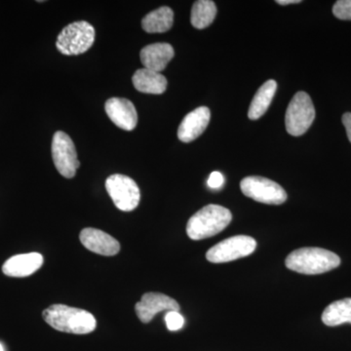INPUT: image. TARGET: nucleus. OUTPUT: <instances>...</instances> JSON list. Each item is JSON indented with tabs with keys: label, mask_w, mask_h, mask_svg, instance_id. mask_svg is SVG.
I'll return each mask as SVG.
<instances>
[{
	"label": "nucleus",
	"mask_w": 351,
	"mask_h": 351,
	"mask_svg": "<svg viewBox=\"0 0 351 351\" xmlns=\"http://www.w3.org/2000/svg\"><path fill=\"white\" fill-rule=\"evenodd\" d=\"M43 319L51 327L69 334L86 335L96 329L93 314L82 308L64 304H53L43 313Z\"/></svg>",
	"instance_id": "1"
},
{
	"label": "nucleus",
	"mask_w": 351,
	"mask_h": 351,
	"mask_svg": "<svg viewBox=\"0 0 351 351\" xmlns=\"http://www.w3.org/2000/svg\"><path fill=\"white\" fill-rule=\"evenodd\" d=\"M285 263L289 269L298 274L315 276L337 269L341 258L326 249L304 247L289 254Z\"/></svg>",
	"instance_id": "2"
},
{
	"label": "nucleus",
	"mask_w": 351,
	"mask_h": 351,
	"mask_svg": "<svg viewBox=\"0 0 351 351\" xmlns=\"http://www.w3.org/2000/svg\"><path fill=\"white\" fill-rule=\"evenodd\" d=\"M232 219V215L226 208L219 205H207L189 219L186 233L193 240L209 239L223 232Z\"/></svg>",
	"instance_id": "3"
},
{
	"label": "nucleus",
	"mask_w": 351,
	"mask_h": 351,
	"mask_svg": "<svg viewBox=\"0 0 351 351\" xmlns=\"http://www.w3.org/2000/svg\"><path fill=\"white\" fill-rule=\"evenodd\" d=\"M95 29L85 21L71 23L60 32L56 47L66 56H76L87 52L93 46Z\"/></svg>",
	"instance_id": "4"
},
{
	"label": "nucleus",
	"mask_w": 351,
	"mask_h": 351,
	"mask_svg": "<svg viewBox=\"0 0 351 351\" xmlns=\"http://www.w3.org/2000/svg\"><path fill=\"white\" fill-rule=\"evenodd\" d=\"M315 119V108L309 95L298 92L289 104L285 115L286 130L290 135H304Z\"/></svg>",
	"instance_id": "5"
},
{
	"label": "nucleus",
	"mask_w": 351,
	"mask_h": 351,
	"mask_svg": "<svg viewBox=\"0 0 351 351\" xmlns=\"http://www.w3.org/2000/svg\"><path fill=\"white\" fill-rule=\"evenodd\" d=\"M240 189L247 197L265 204L280 205L287 200V193L280 184L258 176L244 178Z\"/></svg>",
	"instance_id": "6"
},
{
	"label": "nucleus",
	"mask_w": 351,
	"mask_h": 351,
	"mask_svg": "<svg viewBox=\"0 0 351 351\" xmlns=\"http://www.w3.org/2000/svg\"><path fill=\"white\" fill-rule=\"evenodd\" d=\"M106 189L115 206L121 211H133L140 204V189L136 182L128 176H110L106 181Z\"/></svg>",
	"instance_id": "7"
},
{
	"label": "nucleus",
	"mask_w": 351,
	"mask_h": 351,
	"mask_svg": "<svg viewBox=\"0 0 351 351\" xmlns=\"http://www.w3.org/2000/svg\"><path fill=\"white\" fill-rule=\"evenodd\" d=\"M257 248V242L247 235H237L223 240L207 252L210 263H223L239 260L251 255Z\"/></svg>",
	"instance_id": "8"
},
{
	"label": "nucleus",
	"mask_w": 351,
	"mask_h": 351,
	"mask_svg": "<svg viewBox=\"0 0 351 351\" xmlns=\"http://www.w3.org/2000/svg\"><path fill=\"white\" fill-rule=\"evenodd\" d=\"M52 157L60 174L66 179L75 177L80 165L77 152L71 138L63 131H58L53 136Z\"/></svg>",
	"instance_id": "9"
},
{
	"label": "nucleus",
	"mask_w": 351,
	"mask_h": 351,
	"mask_svg": "<svg viewBox=\"0 0 351 351\" xmlns=\"http://www.w3.org/2000/svg\"><path fill=\"white\" fill-rule=\"evenodd\" d=\"M180 304L172 298L161 293H145L136 304L135 311L138 319L149 323L161 311H179Z\"/></svg>",
	"instance_id": "10"
},
{
	"label": "nucleus",
	"mask_w": 351,
	"mask_h": 351,
	"mask_svg": "<svg viewBox=\"0 0 351 351\" xmlns=\"http://www.w3.org/2000/svg\"><path fill=\"white\" fill-rule=\"evenodd\" d=\"M105 110L110 119L120 129L132 131L137 126L138 113L131 101L125 98L108 99Z\"/></svg>",
	"instance_id": "11"
},
{
	"label": "nucleus",
	"mask_w": 351,
	"mask_h": 351,
	"mask_svg": "<svg viewBox=\"0 0 351 351\" xmlns=\"http://www.w3.org/2000/svg\"><path fill=\"white\" fill-rule=\"evenodd\" d=\"M80 239L85 248L99 255L110 257L119 253V242L103 230L84 228L80 232Z\"/></svg>",
	"instance_id": "12"
},
{
	"label": "nucleus",
	"mask_w": 351,
	"mask_h": 351,
	"mask_svg": "<svg viewBox=\"0 0 351 351\" xmlns=\"http://www.w3.org/2000/svg\"><path fill=\"white\" fill-rule=\"evenodd\" d=\"M211 119V112L206 107H200L188 113L178 129V137L182 143L196 140L206 130Z\"/></svg>",
	"instance_id": "13"
},
{
	"label": "nucleus",
	"mask_w": 351,
	"mask_h": 351,
	"mask_svg": "<svg viewBox=\"0 0 351 351\" xmlns=\"http://www.w3.org/2000/svg\"><path fill=\"white\" fill-rule=\"evenodd\" d=\"M43 265V257L40 254H21L7 260L2 267V271L7 276L27 277L38 271Z\"/></svg>",
	"instance_id": "14"
},
{
	"label": "nucleus",
	"mask_w": 351,
	"mask_h": 351,
	"mask_svg": "<svg viewBox=\"0 0 351 351\" xmlns=\"http://www.w3.org/2000/svg\"><path fill=\"white\" fill-rule=\"evenodd\" d=\"M174 55V48L169 43H154L143 48L140 57L145 69L161 73Z\"/></svg>",
	"instance_id": "15"
},
{
	"label": "nucleus",
	"mask_w": 351,
	"mask_h": 351,
	"mask_svg": "<svg viewBox=\"0 0 351 351\" xmlns=\"http://www.w3.org/2000/svg\"><path fill=\"white\" fill-rule=\"evenodd\" d=\"M132 82L138 92L145 94H163L167 88L165 76L147 69H138L132 77Z\"/></svg>",
	"instance_id": "16"
},
{
	"label": "nucleus",
	"mask_w": 351,
	"mask_h": 351,
	"mask_svg": "<svg viewBox=\"0 0 351 351\" xmlns=\"http://www.w3.org/2000/svg\"><path fill=\"white\" fill-rule=\"evenodd\" d=\"M174 23V12L170 7L163 6L147 14L142 20V27L149 34H162L169 31Z\"/></svg>",
	"instance_id": "17"
},
{
	"label": "nucleus",
	"mask_w": 351,
	"mask_h": 351,
	"mask_svg": "<svg viewBox=\"0 0 351 351\" xmlns=\"http://www.w3.org/2000/svg\"><path fill=\"white\" fill-rule=\"evenodd\" d=\"M276 89L277 83L274 80H267V82L263 83L252 101L248 112L249 119L257 120L265 114L274 100Z\"/></svg>",
	"instance_id": "18"
},
{
	"label": "nucleus",
	"mask_w": 351,
	"mask_h": 351,
	"mask_svg": "<svg viewBox=\"0 0 351 351\" xmlns=\"http://www.w3.org/2000/svg\"><path fill=\"white\" fill-rule=\"evenodd\" d=\"M322 321L330 327L351 323V298L332 302L325 308Z\"/></svg>",
	"instance_id": "19"
},
{
	"label": "nucleus",
	"mask_w": 351,
	"mask_h": 351,
	"mask_svg": "<svg viewBox=\"0 0 351 351\" xmlns=\"http://www.w3.org/2000/svg\"><path fill=\"white\" fill-rule=\"evenodd\" d=\"M217 7L211 0H198L191 8V22L195 29H203L214 22Z\"/></svg>",
	"instance_id": "20"
},
{
	"label": "nucleus",
	"mask_w": 351,
	"mask_h": 351,
	"mask_svg": "<svg viewBox=\"0 0 351 351\" xmlns=\"http://www.w3.org/2000/svg\"><path fill=\"white\" fill-rule=\"evenodd\" d=\"M332 14L339 20L351 21V0H339L332 6Z\"/></svg>",
	"instance_id": "21"
},
{
	"label": "nucleus",
	"mask_w": 351,
	"mask_h": 351,
	"mask_svg": "<svg viewBox=\"0 0 351 351\" xmlns=\"http://www.w3.org/2000/svg\"><path fill=\"white\" fill-rule=\"evenodd\" d=\"M165 322L169 331H179L184 326V319L179 311H168L165 315Z\"/></svg>",
	"instance_id": "22"
},
{
	"label": "nucleus",
	"mask_w": 351,
	"mask_h": 351,
	"mask_svg": "<svg viewBox=\"0 0 351 351\" xmlns=\"http://www.w3.org/2000/svg\"><path fill=\"white\" fill-rule=\"evenodd\" d=\"M223 182H225V179H223V176L221 173L213 172L210 175L209 179H208V186H209V188L218 189L221 188Z\"/></svg>",
	"instance_id": "23"
},
{
	"label": "nucleus",
	"mask_w": 351,
	"mask_h": 351,
	"mask_svg": "<svg viewBox=\"0 0 351 351\" xmlns=\"http://www.w3.org/2000/svg\"><path fill=\"white\" fill-rule=\"evenodd\" d=\"M343 124L346 127V134H348V140L351 143V113L346 112L343 115Z\"/></svg>",
	"instance_id": "24"
},
{
	"label": "nucleus",
	"mask_w": 351,
	"mask_h": 351,
	"mask_svg": "<svg viewBox=\"0 0 351 351\" xmlns=\"http://www.w3.org/2000/svg\"><path fill=\"white\" fill-rule=\"evenodd\" d=\"M277 3L280 4V5H288V4L292 3H300L301 0H277Z\"/></svg>",
	"instance_id": "25"
},
{
	"label": "nucleus",
	"mask_w": 351,
	"mask_h": 351,
	"mask_svg": "<svg viewBox=\"0 0 351 351\" xmlns=\"http://www.w3.org/2000/svg\"><path fill=\"white\" fill-rule=\"evenodd\" d=\"M0 351H4L3 346L0 343Z\"/></svg>",
	"instance_id": "26"
}]
</instances>
